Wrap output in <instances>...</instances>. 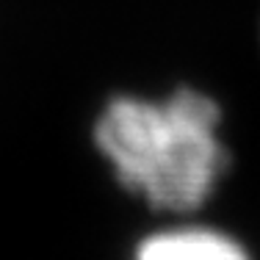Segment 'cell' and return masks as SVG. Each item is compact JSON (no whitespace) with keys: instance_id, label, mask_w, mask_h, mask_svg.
Instances as JSON below:
<instances>
[{"instance_id":"cell-1","label":"cell","mask_w":260,"mask_h":260,"mask_svg":"<svg viewBox=\"0 0 260 260\" xmlns=\"http://www.w3.org/2000/svg\"><path fill=\"white\" fill-rule=\"evenodd\" d=\"M219 122V103L191 86L166 100L122 94L94 122V144L116 180L152 210L194 213L227 169Z\"/></svg>"},{"instance_id":"cell-2","label":"cell","mask_w":260,"mask_h":260,"mask_svg":"<svg viewBox=\"0 0 260 260\" xmlns=\"http://www.w3.org/2000/svg\"><path fill=\"white\" fill-rule=\"evenodd\" d=\"M133 260H249V255L233 235L185 224L152 233L139 244Z\"/></svg>"}]
</instances>
